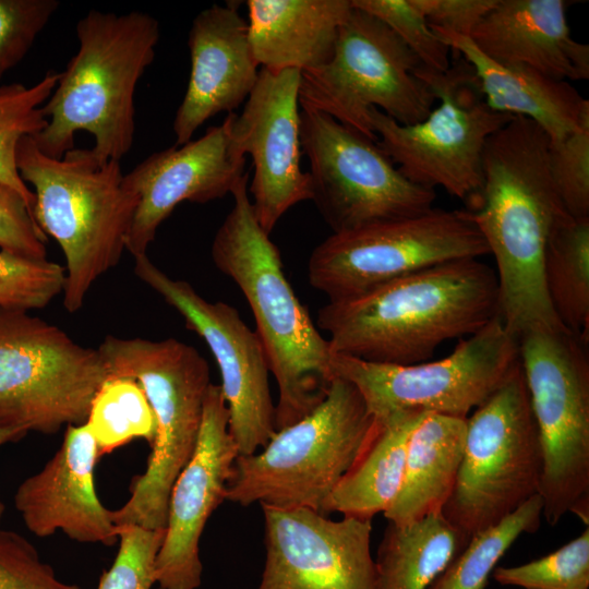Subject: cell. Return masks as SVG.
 Segmentation results:
<instances>
[{
    "label": "cell",
    "mask_w": 589,
    "mask_h": 589,
    "mask_svg": "<svg viewBox=\"0 0 589 589\" xmlns=\"http://www.w3.org/2000/svg\"><path fill=\"white\" fill-rule=\"evenodd\" d=\"M551 140L533 121L513 117L492 134L482 158L478 206L467 211L495 260L498 315L519 339L566 330L544 285L548 239L565 209L550 170Z\"/></svg>",
    "instance_id": "obj_1"
},
{
    "label": "cell",
    "mask_w": 589,
    "mask_h": 589,
    "mask_svg": "<svg viewBox=\"0 0 589 589\" xmlns=\"http://www.w3.org/2000/svg\"><path fill=\"white\" fill-rule=\"evenodd\" d=\"M496 315L495 271L461 259L328 301L316 324L333 353L406 365L428 361L443 342L477 333Z\"/></svg>",
    "instance_id": "obj_2"
},
{
    "label": "cell",
    "mask_w": 589,
    "mask_h": 589,
    "mask_svg": "<svg viewBox=\"0 0 589 589\" xmlns=\"http://www.w3.org/2000/svg\"><path fill=\"white\" fill-rule=\"evenodd\" d=\"M245 173L212 243L215 266L230 277L253 313L255 333L278 385L275 429L291 425L326 397L334 375L332 350L287 280L281 257L260 226Z\"/></svg>",
    "instance_id": "obj_3"
},
{
    "label": "cell",
    "mask_w": 589,
    "mask_h": 589,
    "mask_svg": "<svg viewBox=\"0 0 589 589\" xmlns=\"http://www.w3.org/2000/svg\"><path fill=\"white\" fill-rule=\"evenodd\" d=\"M79 49L43 111L46 127L33 137L45 155L60 159L74 148L75 134L95 139L101 164L121 161L135 135V91L155 59L158 21L142 11H88L76 24Z\"/></svg>",
    "instance_id": "obj_4"
},
{
    "label": "cell",
    "mask_w": 589,
    "mask_h": 589,
    "mask_svg": "<svg viewBox=\"0 0 589 589\" xmlns=\"http://www.w3.org/2000/svg\"><path fill=\"white\" fill-rule=\"evenodd\" d=\"M16 166L34 189L35 223L63 252V305L75 313L94 283L119 263L139 196L125 184L120 161L101 164L91 149L73 148L57 159L24 136Z\"/></svg>",
    "instance_id": "obj_5"
},
{
    "label": "cell",
    "mask_w": 589,
    "mask_h": 589,
    "mask_svg": "<svg viewBox=\"0 0 589 589\" xmlns=\"http://www.w3.org/2000/svg\"><path fill=\"white\" fill-rule=\"evenodd\" d=\"M97 350L109 376L131 377L142 386L156 423L146 469L110 518L116 526L165 529L172 485L196 446L212 384L208 363L194 347L172 337L108 335Z\"/></svg>",
    "instance_id": "obj_6"
},
{
    "label": "cell",
    "mask_w": 589,
    "mask_h": 589,
    "mask_svg": "<svg viewBox=\"0 0 589 589\" xmlns=\"http://www.w3.org/2000/svg\"><path fill=\"white\" fill-rule=\"evenodd\" d=\"M374 418L350 382L334 377L324 400L309 414L277 430L252 455H238L226 500L320 512L363 447Z\"/></svg>",
    "instance_id": "obj_7"
},
{
    "label": "cell",
    "mask_w": 589,
    "mask_h": 589,
    "mask_svg": "<svg viewBox=\"0 0 589 589\" xmlns=\"http://www.w3.org/2000/svg\"><path fill=\"white\" fill-rule=\"evenodd\" d=\"M416 75L438 105L422 121L400 124L376 108L369 121L377 144L400 173L426 189L440 187L473 211L483 184L482 158L489 137L513 116L484 100L470 65L462 59L445 72L420 65Z\"/></svg>",
    "instance_id": "obj_8"
},
{
    "label": "cell",
    "mask_w": 589,
    "mask_h": 589,
    "mask_svg": "<svg viewBox=\"0 0 589 589\" xmlns=\"http://www.w3.org/2000/svg\"><path fill=\"white\" fill-rule=\"evenodd\" d=\"M542 450L519 364L466 420L464 453L444 518L468 543L539 494Z\"/></svg>",
    "instance_id": "obj_9"
},
{
    "label": "cell",
    "mask_w": 589,
    "mask_h": 589,
    "mask_svg": "<svg viewBox=\"0 0 589 589\" xmlns=\"http://www.w3.org/2000/svg\"><path fill=\"white\" fill-rule=\"evenodd\" d=\"M519 362L542 450L543 518L568 513L589 526V358L567 330H536L518 339Z\"/></svg>",
    "instance_id": "obj_10"
},
{
    "label": "cell",
    "mask_w": 589,
    "mask_h": 589,
    "mask_svg": "<svg viewBox=\"0 0 589 589\" xmlns=\"http://www.w3.org/2000/svg\"><path fill=\"white\" fill-rule=\"evenodd\" d=\"M420 65L386 24L352 7L330 59L301 72L299 105L377 141L370 109L376 108L400 124L420 122L432 110L436 98L416 75Z\"/></svg>",
    "instance_id": "obj_11"
},
{
    "label": "cell",
    "mask_w": 589,
    "mask_h": 589,
    "mask_svg": "<svg viewBox=\"0 0 589 589\" xmlns=\"http://www.w3.org/2000/svg\"><path fill=\"white\" fill-rule=\"evenodd\" d=\"M108 377L97 349L26 311L0 309V425L53 434L85 423Z\"/></svg>",
    "instance_id": "obj_12"
},
{
    "label": "cell",
    "mask_w": 589,
    "mask_h": 589,
    "mask_svg": "<svg viewBox=\"0 0 589 589\" xmlns=\"http://www.w3.org/2000/svg\"><path fill=\"white\" fill-rule=\"evenodd\" d=\"M518 364V338L500 315L436 361L399 365L330 358L334 377L356 386L374 419L408 410L467 419Z\"/></svg>",
    "instance_id": "obj_13"
},
{
    "label": "cell",
    "mask_w": 589,
    "mask_h": 589,
    "mask_svg": "<svg viewBox=\"0 0 589 589\" xmlns=\"http://www.w3.org/2000/svg\"><path fill=\"white\" fill-rule=\"evenodd\" d=\"M489 254L466 209L430 211L332 233L311 253L312 287L328 301L351 298L408 274Z\"/></svg>",
    "instance_id": "obj_14"
},
{
    "label": "cell",
    "mask_w": 589,
    "mask_h": 589,
    "mask_svg": "<svg viewBox=\"0 0 589 589\" xmlns=\"http://www.w3.org/2000/svg\"><path fill=\"white\" fill-rule=\"evenodd\" d=\"M300 139L309 160L311 200L332 233L433 208L435 190L410 182L377 141L334 118L301 108Z\"/></svg>",
    "instance_id": "obj_15"
},
{
    "label": "cell",
    "mask_w": 589,
    "mask_h": 589,
    "mask_svg": "<svg viewBox=\"0 0 589 589\" xmlns=\"http://www.w3.org/2000/svg\"><path fill=\"white\" fill-rule=\"evenodd\" d=\"M134 273L175 308L187 327L211 349L229 410V433L239 455L263 448L276 432L275 406L267 359L255 330L242 321L237 309L205 300L188 281L168 276L147 254L134 257Z\"/></svg>",
    "instance_id": "obj_16"
},
{
    "label": "cell",
    "mask_w": 589,
    "mask_h": 589,
    "mask_svg": "<svg viewBox=\"0 0 589 589\" xmlns=\"http://www.w3.org/2000/svg\"><path fill=\"white\" fill-rule=\"evenodd\" d=\"M261 506L266 558L257 589H377L372 520Z\"/></svg>",
    "instance_id": "obj_17"
},
{
    "label": "cell",
    "mask_w": 589,
    "mask_h": 589,
    "mask_svg": "<svg viewBox=\"0 0 589 589\" xmlns=\"http://www.w3.org/2000/svg\"><path fill=\"white\" fill-rule=\"evenodd\" d=\"M301 71L261 68L241 115H230L236 149L253 161L248 191L255 217L268 235L296 204L311 200L308 172L301 168L299 87Z\"/></svg>",
    "instance_id": "obj_18"
},
{
    "label": "cell",
    "mask_w": 589,
    "mask_h": 589,
    "mask_svg": "<svg viewBox=\"0 0 589 589\" xmlns=\"http://www.w3.org/2000/svg\"><path fill=\"white\" fill-rule=\"evenodd\" d=\"M229 410L220 385L211 384L195 449L178 474L168 502L155 577L161 589H196L202 582L200 539L218 505L239 455L228 429Z\"/></svg>",
    "instance_id": "obj_19"
},
{
    "label": "cell",
    "mask_w": 589,
    "mask_h": 589,
    "mask_svg": "<svg viewBox=\"0 0 589 589\" xmlns=\"http://www.w3.org/2000/svg\"><path fill=\"white\" fill-rule=\"evenodd\" d=\"M230 115L200 139L153 153L129 173L125 184L139 196L125 250L146 254L157 229L182 202L207 203L231 194L244 172L245 156L235 147Z\"/></svg>",
    "instance_id": "obj_20"
},
{
    "label": "cell",
    "mask_w": 589,
    "mask_h": 589,
    "mask_svg": "<svg viewBox=\"0 0 589 589\" xmlns=\"http://www.w3.org/2000/svg\"><path fill=\"white\" fill-rule=\"evenodd\" d=\"M240 1L213 4L192 21L188 47L191 70L183 99L172 123L180 146L207 120L233 112L245 103L260 74Z\"/></svg>",
    "instance_id": "obj_21"
},
{
    "label": "cell",
    "mask_w": 589,
    "mask_h": 589,
    "mask_svg": "<svg viewBox=\"0 0 589 589\" xmlns=\"http://www.w3.org/2000/svg\"><path fill=\"white\" fill-rule=\"evenodd\" d=\"M99 457L87 425H68L60 448L37 473L17 488L14 505L37 537L62 531L82 543L113 545L118 527L99 501L94 471Z\"/></svg>",
    "instance_id": "obj_22"
},
{
    "label": "cell",
    "mask_w": 589,
    "mask_h": 589,
    "mask_svg": "<svg viewBox=\"0 0 589 589\" xmlns=\"http://www.w3.org/2000/svg\"><path fill=\"white\" fill-rule=\"evenodd\" d=\"M565 0H497L469 38L492 61L563 81L588 80L589 46L574 40Z\"/></svg>",
    "instance_id": "obj_23"
},
{
    "label": "cell",
    "mask_w": 589,
    "mask_h": 589,
    "mask_svg": "<svg viewBox=\"0 0 589 589\" xmlns=\"http://www.w3.org/2000/svg\"><path fill=\"white\" fill-rule=\"evenodd\" d=\"M472 69L488 106L527 118L556 144L589 119V100L568 82L521 65H502L484 56L468 36L431 27Z\"/></svg>",
    "instance_id": "obj_24"
},
{
    "label": "cell",
    "mask_w": 589,
    "mask_h": 589,
    "mask_svg": "<svg viewBox=\"0 0 589 589\" xmlns=\"http://www.w3.org/2000/svg\"><path fill=\"white\" fill-rule=\"evenodd\" d=\"M248 28L260 68L301 72L332 57L351 0H248Z\"/></svg>",
    "instance_id": "obj_25"
},
{
    "label": "cell",
    "mask_w": 589,
    "mask_h": 589,
    "mask_svg": "<svg viewBox=\"0 0 589 589\" xmlns=\"http://www.w3.org/2000/svg\"><path fill=\"white\" fill-rule=\"evenodd\" d=\"M466 420L424 412L408 438L402 483L384 513L388 522L406 525L441 513L460 467Z\"/></svg>",
    "instance_id": "obj_26"
},
{
    "label": "cell",
    "mask_w": 589,
    "mask_h": 589,
    "mask_svg": "<svg viewBox=\"0 0 589 589\" xmlns=\"http://www.w3.org/2000/svg\"><path fill=\"white\" fill-rule=\"evenodd\" d=\"M422 411H397L374 419L357 458L322 505L321 514L333 512L362 520L385 513L400 490L408 438Z\"/></svg>",
    "instance_id": "obj_27"
},
{
    "label": "cell",
    "mask_w": 589,
    "mask_h": 589,
    "mask_svg": "<svg viewBox=\"0 0 589 589\" xmlns=\"http://www.w3.org/2000/svg\"><path fill=\"white\" fill-rule=\"evenodd\" d=\"M468 543L444 518L388 522L377 548V589H426Z\"/></svg>",
    "instance_id": "obj_28"
},
{
    "label": "cell",
    "mask_w": 589,
    "mask_h": 589,
    "mask_svg": "<svg viewBox=\"0 0 589 589\" xmlns=\"http://www.w3.org/2000/svg\"><path fill=\"white\" fill-rule=\"evenodd\" d=\"M544 285L562 326L589 340V217L569 214L554 226L543 256Z\"/></svg>",
    "instance_id": "obj_29"
},
{
    "label": "cell",
    "mask_w": 589,
    "mask_h": 589,
    "mask_svg": "<svg viewBox=\"0 0 589 589\" xmlns=\"http://www.w3.org/2000/svg\"><path fill=\"white\" fill-rule=\"evenodd\" d=\"M543 502L532 496L496 525L474 534L426 589H485L497 563L524 533L536 532Z\"/></svg>",
    "instance_id": "obj_30"
},
{
    "label": "cell",
    "mask_w": 589,
    "mask_h": 589,
    "mask_svg": "<svg viewBox=\"0 0 589 589\" xmlns=\"http://www.w3.org/2000/svg\"><path fill=\"white\" fill-rule=\"evenodd\" d=\"M86 423L99 456L110 454L134 438L151 445L156 423L142 386L131 377L109 376L96 393Z\"/></svg>",
    "instance_id": "obj_31"
},
{
    "label": "cell",
    "mask_w": 589,
    "mask_h": 589,
    "mask_svg": "<svg viewBox=\"0 0 589 589\" xmlns=\"http://www.w3.org/2000/svg\"><path fill=\"white\" fill-rule=\"evenodd\" d=\"M59 73L48 71L34 85H0V182L19 192L33 211L35 196L22 180L16 149L24 136H34L47 124L43 105L58 82Z\"/></svg>",
    "instance_id": "obj_32"
},
{
    "label": "cell",
    "mask_w": 589,
    "mask_h": 589,
    "mask_svg": "<svg viewBox=\"0 0 589 589\" xmlns=\"http://www.w3.org/2000/svg\"><path fill=\"white\" fill-rule=\"evenodd\" d=\"M502 586L521 589H589V526L554 552L528 563L496 567Z\"/></svg>",
    "instance_id": "obj_33"
},
{
    "label": "cell",
    "mask_w": 589,
    "mask_h": 589,
    "mask_svg": "<svg viewBox=\"0 0 589 589\" xmlns=\"http://www.w3.org/2000/svg\"><path fill=\"white\" fill-rule=\"evenodd\" d=\"M65 269L47 259L0 250V309H41L62 293Z\"/></svg>",
    "instance_id": "obj_34"
},
{
    "label": "cell",
    "mask_w": 589,
    "mask_h": 589,
    "mask_svg": "<svg viewBox=\"0 0 589 589\" xmlns=\"http://www.w3.org/2000/svg\"><path fill=\"white\" fill-rule=\"evenodd\" d=\"M351 4L386 24L422 67L436 72L448 70L450 49L433 32L417 0H351Z\"/></svg>",
    "instance_id": "obj_35"
},
{
    "label": "cell",
    "mask_w": 589,
    "mask_h": 589,
    "mask_svg": "<svg viewBox=\"0 0 589 589\" xmlns=\"http://www.w3.org/2000/svg\"><path fill=\"white\" fill-rule=\"evenodd\" d=\"M117 527L119 550L110 568L103 573L97 589H152L165 529L151 530L135 525Z\"/></svg>",
    "instance_id": "obj_36"
},
{
    "label": "cell",
    "mask_w": 589,
    "mask_h": 589,
    "mask_svg": "<svg viewBox=\"0 0 589 589\" xmlns=\"http://www.w3.org/2000/svg\"><path fill=\"white\" fill-rule=\"evenodd\" d=\"M550 170L567 213L589 217V119L556 144H551Z\"/></svg>",
    "instance_id": "obj_37"
},
{
    "label": "cell",
    "mask_w": 589,
    "mask_h": 589,
    "mask_svg": "<svg viewBox=\"0 0 589 589\" xmlns=\"http://www.w3.org/2000/svg\"><path fill=\"white\" fill-rule=\"evenodd\" d=\"M58 0H0V81L29 51Z\"/></svg>",
    "instance_id": "obj_38"
},
{
    "label": "cell",
    "mask_w": 589,
    "mask_h": 589,
    "mask_svg": "<svg viewBox=\"0 0 589 589\" xmlns=\"http://www.w3.org/2000/svg\"><path fill=\"white\" fill-rule=\"evenodd\" d=\"M0 589H81L59 580L26 538L0 529Z\"/></svg>",
    "instance_id": "obj_39"
},
{
    "label": "cell",
    "mask_w": 589,
    "mask_h": 589,
    "mask_svg": "<svg viewBox=\"0 0 589 589\" xmlns=\"http://www.w3.org/2000/svg\"><path fill=\"white\" fill-rule=\"evenodd\" d=\"M46 240L22 195L0 182V250L47 259Z\"/></svg>",
    "instance_id": "obj_40"
},
{
    "label": "cell",
    "mask_w": 589,
    "mask_h": 589,
    "mask_svg": "<svg viewBox=\"0 0 589 589\" xmlns=\"http://www.w3.org/2000/svg\"><path fill=\"white\" fill-rule=\"evenodd\" d=\"M497 0H417L431 27L458 35L471 34Z\"/></svg>",
    "instance_id": "obj_41"
},
{
    "label": "cell",
    "mask_w": 589,
    "mask_h": 589,
    "mask_svg": "<svg viewBox=\"0 0 589 589\" xmlns=\"http://www.w3.org/2000/svg\"><path fill=\"white\" fill-rule=\"evenodd\" d=\"M24 435L17 430L0 425V447L9 442H15Z\"/></svg>",
    "instance_id": "obj_42"
},
{
    "label": "cell",
    "mask_w": 589,
    "mask_h": 589,
    "mask_svg": "<svg viewBox=\"0 0 589 589\" xmlns=\"http://www.w3.org/2000/svg\"><path fill=\"white\" fill-rule=\"evenodd\" d=\"M3 510H4V506H3L2 502L0 501V520H1V517H2V514H3Z\"/></svg>",
    "instance_id": "obj_43"
},
{
    "label": "cell",
    "mask_w": 589,
    "mask_h": 589,
    "mask_svg": "<svg viewBox=\"0 0 589 589\" xmlns=\"http://www.w3.org/2000/svg\"><path fill=\"white\" fill-rule=\"evenodd\" d=\"M158 589H161V588H158Z\"/></svg>",
    "instance_id": "obj_44"
}]
</instances>
